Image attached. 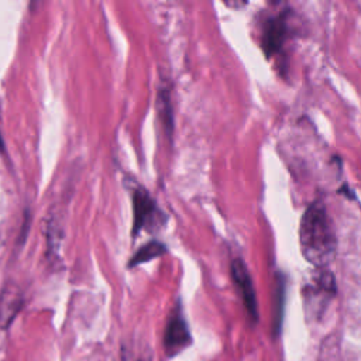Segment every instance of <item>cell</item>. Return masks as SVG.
Wrapping results in <instances>:
<instances>
[{
  "mask_svg": "<svg viewBox=\"0 0 361 361\" xmlns=\"http://www.w3.org/2000/svg\"><path fill=\"white\" fill-rule=\"evenodd\" d=\"M133 199V228L131 235L135 237L142 228L155 231L164 227L168 221L166 214L159 209L149 192L140 185H135L131 190Z\"/></svg>",
  "mask_w": 361,
  "mask_h": 361,
  "instance_id": "cell-2",
  "label": "cell"
},
{
  "mask_svg": "<svg viewBox=\"0 0 361 361\" xmlns=\"http://www.w3.org/2000/svg\"><path fill=\"white\" fill-rule=\"evenodd\" d=\"M157 107H158L159 118L162 121V127L166 135L171 137L173 130V113H172L171 90L168 86H159L157 93Z\"/></svg>",
  "mask_w": 361,
  "mask_h": 361,
  "instance_id": "cell-7",
  "label": "cell"
},
{
  "mask_svg": "<svg viewBox=\"0 0 361 361\" xmlns=\"http://www.w3.org/2000/svg\"><path fill=\"white\" fill-rule=\"evenodd\" d=\"M166 254V245L158 240H151L147 244L141 245L137 252L130 258L128 267H134V265H140L142 262L151 261L152 258L161 257Z\"/></svg>",
  "mask_w": 361,
  "mask_h": 361,
  "instance_id": "cell-8",
  "label": "cell"
},
{
  "mask_svg": "<svg viewBox=\"0 0 361 361\" xmlns=\"http://www.w3.org/2000/svg\"><path fill=\"white\" fill-rule=\"evenodd\" d=\"M23 303L24 299L18 286L13 283L4 285L0 293V329L6 330L10 327Z\"/></svg>",
  "mask_w": 361,
  "mask_h": 361,
  "instance_id": "cell-6",
  "label": "cell"
},
{
  "mask_svg": "<svg viewBox=\"0 0 361 361\" xmlns=\"http://www.w3.org/2000/svg\"><path fill=\"white\" fill-rule=\"evenodd\" d=\"M190 344H192V336L189 331V326L178 303L176 307L171 312L166 322L165 334H164V347L166 354L169 357H173L179 351L189 347Z\"/></svg>",
  "mask_w": 361,
  "mask_h": 361,
  "instance_id": "cell-4",
  "label": "cell"
},
{
  "mask_svg": "<svg viewBox=\"0 0 361 361\" xmlns=\"http://www.w3.org/2000/svg\"><path fill=\"white\" fill-rule=\"evenodd\" d=\"M4 141H3V137H1V134H0V152H4Z\"/></svg>",
  "mask_w": 361,
  "mask_h": 361,
  "instance_id": "cell-9",
  "label": "cell"
},
{
  "mask_svg": "<svg viewBox=\"0 0 361 361\" xmlns=\"http://www.w3.org/2000/svg\"><path fill=\"white\" fill-rule=\"evenodd\" d=\"M123 361H144L142 358H133V360H128L127 357H123Z\"/></svg>",
  "mask_w": 361,
  "mask_h": 361,
  "instance_id": "cell-10",
  "label": "cell"
},
{
  "mask_svg": "<svg viewBox=\"0 0 361 361\" xmlns=\"http://www.w3.org/2000/svg\"><path fill=\"white\" fill-rule=\"evenodd\" d=\"M300 250L310 264L322 268L336 255L337 238L333 221L319 200H314L305 210L299 227Z\"/></svg>",
  "mask_w": 361,
  "mask_h": 361,
  "instance_id": "cell-1",
  "label": "cell"
},
{
  "mask_svg": "<svg viewBox=\"0 0 361 361\" xmlns=\"http://www.w3.org/2000/svg\"><path fill=\"white\" fill-rule=\"evenodd\" d=\"M231 276H233V281L241 295V299H243V303H244L248 317L251 319L252 323H257L258 322V303H257L255 289H254L248 268L241 258L233 259Z\"/></svg>",
  "mask_w": 361,
  "mask_h": 361,
  "instance_id": "cell-5",
  "label": "cell"
},
{
  "mask_svg": "<svg viewBox=\"0 0 361 361\" xmlns=\"http://www.w3.org/2000/svg\"><path fill=\"white\" fill-rule=\"evenodd\" d=\"M288 10H281L278 14L269 16L262 25L261 48L268 58L279 54L288 38Z\"/></svg>",
  "mask_w": 361,
  "mask_h": 361,
  "instance_id": "cell-3",
  "label": "cell"
}]
</instances>
